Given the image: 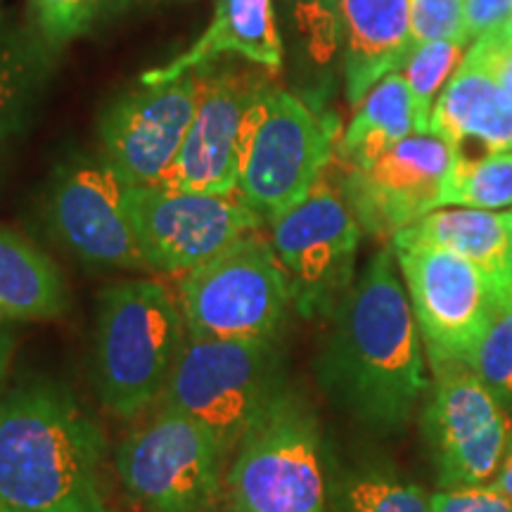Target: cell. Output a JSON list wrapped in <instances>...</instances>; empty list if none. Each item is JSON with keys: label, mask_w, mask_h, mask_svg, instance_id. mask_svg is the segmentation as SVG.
I'll return each instance as SVG.
<instances>
[{"label": "cell", "mask_w": 512, "mask_h": 512, "mask_svg": "<svg viewBox=\"0 0 512 512\" xmlns=\"http://www.w3.org/2000/svg\"><path fill=\"white\" fill-rule=\"evenodd\" d=\"M0 17H3V0H0Z\"/></svg>", "instance_id": "cell-38"}, {"label": "cell", "mask_w": 512, "mask_h": 512, "mask_svg": "<svg viewBox=\"0 0 512 512\" xmlns=\"http://www.w3.org/2000/svg\"><path fill=\"white\" fill-rule=\"evenodd\" d=\"M50 50L36 29L0 17V143L27 126L48 79Z\"/></svg>", "instance_id": "cell-23"}, {"label": "cell", "mask_w": 512, "mask_h": 512, "mask_svg": "<svg viewBox=\"0 0 512 512\" xmlns=\"http://www.w3.org/2000/svg\"><path fill=\"white\" fill-rule=\"evenodd\" d=\"M396 238L430 242L460 254L477 266L496 285L503 302L512 306V209L444 207L401 230Z\"/></svg>", "instance_id": "cell-20"}, {"label": "cell", "mask_w": 512, "mask_h": 512, "mask_svg": "<svg viewBox=\"0 0 512 512\" xmlns=\"http://www.w3.org/2000/svg\"><path fill=\"white\" fill-rule=\"evenodd\" d=\"M278 342L188 337L157 408L200 422L230 460L252 422L283 387Z\"/></svg>", "instance_id": "cell-5"}, {"label": "cell", "mask_w": 512, "mask_h": 512, "mask_svg": "<svg viewBox=\"0 0 512 512\" xmlns=\"http://www.w3.org/2000/svg\"><path fill=\"white\" fill-rule=\"evenodd\" d=\"M131 219L150 271L183 275L261 228L240 192L200 195L131 185Z\"/></svg>", "instance_id": "cell-13"}, {"label": "cell", "mask_w": 512, "mask_h": 512, "mask_svg": "<svg viewBox=\"0 0 512 512\" xmlns=\"http://www.w3.org/2000/svg\"><path fill=\"white\" fill-rule=\"evenodd\" d=\"M392 249L432 375L470 370L479 342L508 309L501 292L451 249L406 238H394Z\"/></svg>", "instance_id": "cell-6"}, {"label": "cell", "mask_w": 512, "mask_h": 512, "mask_svg": "<svg viewBox=\"0 0 512 512\" xmlns=\"http://www.w3.org/2000/svg\"><path fill=\"white\" fill-rule=\"evenodd\" d=\"M432 512H512L508 498L491 489L489 484L439 489L430 498Z\"/></svg>", "instance_id": "cell-32"}, {"label": "cell", "mask_w": 512, "mask_h": 512, "mask_svg": "<svg viewBox=\"0 0 512 512\" xmlns=\"http://www.w3.org/2000/svg\"><path fill=\"white\" fill-rule=\"evenodd\" d=\"M188 337L280 339L294 309L273 242L259 230L181 278Z\"/></svg>", "instance_id": "cell-7"}, {"label": "cell", "mask_w": 512, "mask_h": 512, "mask_svg": "<svg viewBox=\"0 0 512 512\" xmlns=\"http://www.w3.org/2000/svg\"><path fill=\"white\" fill-rule=\"evenodd\" d=\"M415 133V114L406 76L387 74L356 105L354 119L337 140L335 157L344 166H363Z\"/></svg>", "instance_id": "cell-22"}, {"label": "cell", "mask_w": 512, "mask_h": 512, "mask_svg": "<svg viewBox=\"0 0 512 512\" xmlns=\"http://www.w3.org/2000/svg\"><path fill=\"white\" fill-rule=\"evenodd\" d=\"M228 456L207 427L157 408L114 453L126 496L143 512H223Z\"/></svg>", "instance_id": "cell-8"}, {"label": "cell", "mask_w": 512, "mask_h": 512, "mask_svg": "<svg viewBox=\"0 0 512 512\" xmlns=\"http://www.w3.org/2000/svg\"><path fill=\"white\" fill-rule=\"evenodd\" d=\"M223 512H328L318 418L285 384L228 460Z\"/></svg>", "instance_id": "cell-4"}, {"label": "cell", "mask_w": 512, "mask_h": 512, "mask_svg": "<svg viewBox=\"0 0 512 512\" xmlns=\"http://www.w3.org/2000/svg\"><path fill=\"white\" fill-rule=\"evenodd\" d=\"M489 486H491V489H496L498 494L505 496L512 503V434H510L508 448H505V453H503L501 465H498L496 475L489 482Z\"/></svg>", "instance_id": "cell-34"}, {"label": "cell", "mask_w": 512, "mask_h": 512, "mask_svg": "<svg viewBox=\"0 0 512 512\" xmlns=\"http://www.w3.org/2000/svg\"><path fill=\"white\" fill-rule=\"evenodd\" d=\"M67 304L55 261L24 235L0 226V325L60 318Z\"/></svg>", "instance_id": "cell-21"}, {"label": "cell", "mask_w": 512, "mask_h": 512, "mask_svg": "<svg viewBox=\"0 0 512 512\" xmlns=\"http://www.w3.org/2000/svg\"><path fill=\"white\" fill-rule=\"evenodd\" d=\"M330 323L316 358L323 392L370 432L389 437L406 430L430 380L394 249L370 256Z\"/></svg>", "instance_id": "cell-1"}, {"label": "cell", "mask_w": 512, "mask_h": 512, "mask_svg": "<svg viewBox=\"0 0 512 512\" xmlns=\"http://www.w3.org/2000/svg\"><path fill=\"white\" fill-rule=\"evenodd\" d=\"M337 121L297 95L268 88L256 107L238 192L261 223H271L309 195L335 159Z\"/></svg>", "instance_id": "cell-10"}, {"label": "cell", "mask_w": 512, "mask_h": 512, "mask_svg": "<svg viewBox=\"0 0 512 512\" xmlns=\"http://www.w3.org/2000/svg\"><path fill=\"white\" fill-rule=\"evenodd\" d=\"M467 57L475 60L512 98V22L494 34L477 38Z\"/></svg>", "instance_id": "cell-31"}, {"label": "cell", "mask_w": 512, "mask_h": 512, "mask_svg": "<svg viewBox=\"0 0 512 512\" xmlns=\"http://www.w3.org/2000/svg\"><path fill=\"white\" fill-rule=\"evenodd\" d=\"M0 512H24V510H19V508H15V505H12V503L3 501V498H0Z\"/></svg>", "instance_id": "cell-36"}, {"label": "cell", "mask_w": 512, "mask_h": 512, "mask_svg": "<svg viewBox=\"0 0 512 512\" xmlns=\"http://www.w3.org/2000/svg\"><path fill=\"white\" fill-rule=\"evenodd\" d=\"M439 489L489 484L512 434V418L472 370L434 377L422 408Z\"/></svg>", "instance_id": "cell-14"}, {"label": "cell", "mask_w": 512, "mask_h": 512, "mask_svg": "<svg viewBox=\"0 0 512 512\" xmlns=\"http://www.w3.org/2000/svg\"><path fill=\"white\" fill-rule=\"evenodd\" d=\"M200 100L188 136L157 185L178 192L230 195L238 192L256 107L268 91V81L245 69H202Z\"/></svg>", "instance_id": "cell-12"}, {"label": "cell", "mask_w": 512, "mask_h": 512, "mask_svg": "<svg viewBox=\"0 0 512 512\" xmlns=\"http://www.w3.org/2000/svg\"><path fill=\"white\" fill-rule=\"evenodd\" d=\"M114 3L119 5V8H124V5H128V3H133V0H114Z\"/></svg>", "instance_id": "cell-37"}, {"label": "cell", "mask_w": 512, "mask_h": 512, "mask_svg": "<svg viewBox=\"0 0 512 512\" xmlns=\"http://www.w3.org/2000/svg\"><path fill=\"white\" fill-rule=\"evenodd\" d=\"M344 88L358 105L384 76L403 72L413 55L408 0H339Z\"/></svg>", "instance_id": "cell-18"}, {"label": "cell", "mask_w": 512, "mask_h": 512, "mask_svg": "<svg viewBox=\"0 0 512 512\" xmlns=\"http://www.w3.org/2000/svg\"><path fill=\"white\" fill-rule=\"evenodd\" d=\"M287 22L306 60L328 67L342 50L339 0H283Z\"/></svg>", "instance_id": "cell-27"}, {"label": "cell", "mask_w": 512, "mask_h": 512, "mask_svg": "<svg viewBox=\"0 0 512 512\" xmlns=\"http://www.w3.org/2000/svg\"><path fill=\"white\" fill-rule=\"evenodd\" d=\"M363 228L342 185V164L332 159L302 202L271 223V242L287 275L294 311L330 318L356 280Z\"/></svg>", "instance_id": "cell-9"}, {"label": "cell", "mask_w": 512, "mask_h": 512, "mask_svg": "<svg viewBox=\"0 0 512 512\" xmlns=\"http://www.w3.org/2000/svg\"><path fill=\"white\" fill-rule=\"evenodd\" d=\"M332 494V512H432L422 486L377 465L347 472Z\"/></svg>", "instance_id": "cell-24"}, {"label": "cell", "mask_w": 512, "mask_h": 512, "mask_svg": "<svg viewBox=\"0 0 512 512\" xmlns=\"http://www.w3.org/2000/svg\"><path fill=\"white\" fill-rule=\"evenodd\" d=\"M456 150L434 133H413L363 166L342 164L344 195L363 233L394 240L441 209Z\"/></svg>", "instance_id": "cell-15"}, {"label": "cell", "mask_w": 512, "mask_h": 512, "mask_svg": "<svg viewBox=\"0 0 512 512\" xmlns=\"http://www.w3.org/2000/svg\"><path fill=\"white\" fill-rule=\"evenodd\" d=\"M467 43L512 22V0H463Z\"/></svg>", "instance_id": "cell-33"}, {"label": "cell", "mask_w": 512, "mask_h": 512, "mask_svg": "<svg viewBox=\"0 0 512 512\" xmlns=\"http://www.w3.org/2000/svg\"><path fill=\"white\" fill-rule=\"evenodd\" d=\"M444 207L508 211L512 209V152L463 157L456 155L446 178Z\"/></svg>", "instance_id": "cell-25"}, {"label": "cell", "mask_w": 512, "mask_h": 512, "mask_svg": "<svg viewBox=\"0 0 512 512\" xmlns=\"http://www.w3.org/2000/svg\"><path fill=\"white\" fill-rule=\"evenodd\" d=\"M470 370L512 418V306L494 320L479 342Z\"/></svg>", "instance_id": "cell-28"}, {"label": "cell", "mask_w": 512, "mask_h": 512, "mask_svg": "<svg viewBox=\"0 0 512 512\" xmlns=\"http://www.w3.org/2000/svg\"><path fill=\"white\" fill-rule=\"evenodd\" d=\"M34 29L50 48L86 34L110 0H27Z\"/></svg>", "instance_id": "cell-29"}, {"label": "cell", "mask_w": 512, "mask_h": 512, "mask_svg": "<svg viewBox=\"0 0 512 512\" xmlns=\"http://www.w3.org/2000/svg\"><path fill=\"white\" fill-rule=\"evenodd\" d=\"M12 354H15V335L5 325H0V392H3L5 382H8Z\"/></svg>", "instance_id": "cell-35"}, {"label": "cell", "mask_w": 512, "mask_h": 512, "mask_svg": "<svg viewBox=\"0 0 512 512\" xmlns=\"http://www.w3.org/2000/svg\"><path fill=\"white\" fill-rule=\"evenodd\" d=\"M415 48L432 41H456L467 46L463 0H408Z\"/></svg>", "instance_id": "cell-30"}, {"label": "cell", "mask_w": 512, "mask_h": 512, "mask_svg": "<svg viewBox=\"0 0 512 512\" xmlns=\"http://www.w3.org/2000/svg\"><path fill=\"white\" fill-rule=\"evenodd\" d=\"M200 100V74L128 91L100 119L102 159L131 185H157L188 136Z\"/></svg>", "instance_id": "cell-16"}, {"label": "cell", "mask_w": 512, "mask_h": 512, "mask_svg": "<svg viewBox=\"0 0 512 512\" xmlns=\"http://www.w3.org/2000/svg\"><path fill=\"white\" fill-rule=\"evenodd\" d=\"M107 441L69 389L29 382L0 399V498L24 512H114Z\"/></svg>", "instance_id": "cell-2"}, {"label": "cell", "mask_w": 512, "mask_h": 512, "mask_svg": "<svg viewBox=\"0 0 512 512\" xmlns=\"http://www.w3.org/2000/svg\"><path fill=\"white\" fill-rule=\"evenodd\" d=\"M238 57L278 72L285 48L273 0H216L209 27L181 55L140 74V83L159 86L190 72L214 67L221 57Z\"/></svg>", "instance_id": "cell-17"}, {"label": "cell", "mask_w": 512, "mask_h": 512, "mask_svg": "<svg viewBox=\"0 0 512 512\" xmlns=\"http://www.w3.org/2000/svg\"><path fill=\"white\" fill-rule=\"evenodd\" d=\"M430 133L458 155L512 152V98L465 55L434 105Z\"/></svg>", "instance_id": "cell-19"}, {"label": "cell", "mask_w": 512, "mask_h": 512, "mask_svg": "<svg viewBox=\"0 0 512 512\" xmlns=\"http://www.w3.org/2000/svg\"><path fill=\"white\" fill-rule=\"evenodd\" d=\"M188 328L181 304L155 280H121L100 292L93 384L107 413L136 420L162 399Z\"/></svg>", "instance_id": "cell-3"}, {"label": "cell", "mask_w": 512, "mask_h": 512, "mask_svg": "<svg viewBox=\"0 0 512 512\" xmlns=\"http://www.w3.org/2000/svg\"><path fill=\"white\" fill-rule=\"evenodd\" d=\"M48 226L83 264L150 271L131 219V183L105 159H72L55 171Z\"/></svg>", "instance_id": "cell-11"}, {"label": "cell", "mask_w": 512, "mask_h": 512, "mask_svg": "<svg viewBox=\"0 0 512 512\" xmlns=\"http://www.w3.org/2000/svg\"><path fill=\"white\" fill-rule=\"evenodd\" d=\"M463 48L456 41H432L422 43L408 57L403 76H406L408 91H411L415 133H430V121L434 105H437L441 91L456 74L463 62Z\"/></svg>", "instance_id": "cell-26"}]
</instances>
